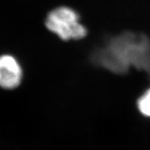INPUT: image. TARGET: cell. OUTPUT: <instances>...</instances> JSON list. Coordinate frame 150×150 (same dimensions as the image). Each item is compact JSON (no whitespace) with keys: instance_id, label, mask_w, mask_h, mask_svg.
<instances>
[{"instance_id":"obj_1","label":"cell","mask_w":150,"mask_h":150,"mask_svg":"<svg viewBox=\"0 0 150 150\" xmlns=\"http://www.w3.org/2000/svg\"><path fill=\"white\" fill-rule=\"evenodd\" d=\"M45 26L65 42L82 39L88 34L86 28L80 22L78 13L67 6L57 7L50 11Z\"/></svg>"},{"instance_id":"obj_2","label":"cell","mask_w":150,"mask_h":150,"mask_svg":"<svg viewBox=\"0 0 150 150\" xmlns=\"http://www.w3.org/2000/svg\"><path fill=\"white\" fill-rule=\"evenodd\" d=\"M22 68L11 55L0 56V87L11 90L18 88L22 80Z\"/></svg>"},{"instance_id":"obj_3","label":"cell","mask_w":150,"mask_h":150,"mask_svg":"<svg viewBox=\"0 0 150 150\" xmlns=\"http://www.w3.org/2000/svg\"><path fill=\"white\" fill-rule=\"evenodd\" d=\"M137 106L143 116L150 117V89L141 96L137 101Z\"/></svg>"}]
</instances>
